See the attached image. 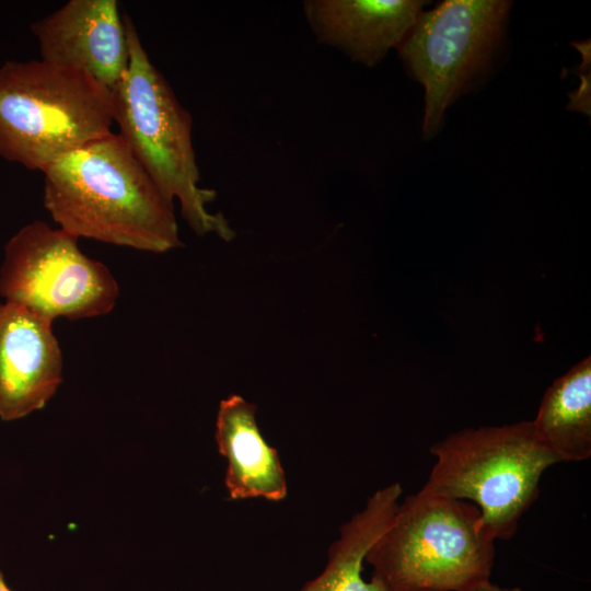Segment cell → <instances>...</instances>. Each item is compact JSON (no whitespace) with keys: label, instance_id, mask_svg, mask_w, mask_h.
<instances>
[{"label":"cell","instance_id":"1","mask_svg":"<svg viewBox=\"0 0 591 591\" xmlns=\"http://www.w3.org/2000/svg\"><path fill=\"white\" fill-rule=\"evenodd\" d=\"M43 173L44 206L67 233L153 253L181 246L173 205L118 134L68 153Z\"/></svg>","mask_w":591,"mask_h":591},{"label":"cell","instance_id":"2","mask_svg":"<svg viewBox=\"0 0 591 591\" xmlns=\"http://www.w3.org/2000/svg\"><path fill=\"white\" fill-rule=\"evenodd\" d=\"M128 67L111 90L113 120L119 136L163 197L177 199L187 224L197 235L231 241L235 233L222 213L208 205L217 193L200 186L193 147V120L164 76L151 62L136 25L124 14Z\"/></svg>","mask_w":591,"mask_h":591},{"label":"cell","instance_id":"3","mask_svg":"<svg viewBox=\"0 0 591 591\" xmlns=\"http://www.w3.org/2000/svg\"><path fill=\"white\" fill-rule=\"evenodd\" d=\"M112 92L84 71L44 60L0 68V157L28 170L112 134Z\"/></svg>","mask_w":591,"mask_h":591},{"label":"cell","instance_id":"4","mask_svg":"<svg viewBox=\"0 0 591 591\" xmlns=\"http://www.w3.org/2000/svg\"><path fill=\"white\" fill-rule=\"evenodd\" d=\"M494 558L475 505L420 489L398 505L364 561L391 591H474L490 581Z\"/></svg>","mask_w":591,"mask_h":591},{"label":"cell","instance_id":"5","mask_svg":"<svg viewBox=\"0 0 591 591\" xmlns=\"http://www.w3.org/2000/svg\"><path fill=\"white\" fill-rule=\"evenodd\" d=\"M430 453L437 460L421 490L474 501L494 541L515 534L538 496L543 473L559 463L532 421L462 429L432 444Z\"/></svg>","mask_w":591,"mask_h":591},{"label":"cell","instance_id":"6","mask_svg":"<svg viewBox=\"0 0 591 591\" xmlns=\"http://www.w3.org/2000/svg\"><path fill=\"white\" fill-rule=\"evenodd\" d=\"M510 8L506 0L443 1L421 12L397 46L406 71L425 89L426 139L440 131L447 107L487 73Z\"/></svg>","mask_w":591,"mask_h":591},{"label":"cell","instance_id":"7","mask_svg":"<svg viewBox=\"0 0 591 591\" xmlns=\"http://www.w3.org/2000/svg\"><path fill=\"white\" fill-rule=\"evenodd\" d=\"M0 296L53 322L109 313L119 287L103 263L81 252L78 237L36 220L4 246Z\"/></svg>","mask_w":591,"mask_h":591},{"label":"cell","instance_id":"8","mask_svg":"<svg viewBox=\"0 0 591 591\" xmlns=\"http://www.w3.org/2000/svg\"><path fill=\"white\" fill-rule=\"evenodd\" d=\"M40 59L80 69L112 90L129 60L124 18L116 0H70L32 23Z\"/></svg>","mask_w":591,"mask_h":591},{"label":"cell","instance_id":"9","mask_svg":"<svg viewBox=\"0 0 591 591\" xmlns=\"http://www.w3.org/2000/svg\"><path fill=\"white\" fill-rule=\"evenodd\" d=\"M53 322L12 302L0 303V418L40 409L62 379Z\"/></svg>","mask_w":591,"mask_h":591},{"label":"cell","instance_id":"10","mask_svg":"<svg viewBox=\"0 0 591 591\" xmlns=\"http://www.w3.org/2000/svg\"><path fill=\"white\" fill-rule=\"evenodd\" d=\"M427 1L306 0L303 14L315 39L352 61L374 67L397 48Z\"/></svg>","mask_w":591,"mask_h":591},{"label":"cell","instance_id":"11","mask_svg":"<svg viewBox=\"0 0 591 591\" xmlns=\"http://www.w3.org/2000/svg\"><path fill=\"white\" fill-rule=\"evenodd\" d=\"M256 408L236 394L220 403L215 438L228 462L224 485L233 500L280 501L288 491L285 471L278 451L267 443L258 428Z\"/></svg>","mask_w":591,"mask_h":591},{"label":"cell","instance_id":"12","mask_svg":"<svg viewBox=\"0 0 591 591\" xmlns=\"http://www.w3.org/2000/svg\"><path fill=\"white\" fill-rule=\"evenodd\" d=\"M402 493L399 483L376 490L366 507L340 526L339 537L328 548L323 572L300 591H391L375 576L366 580L362 565L368 551L393 519Z\"/></svg>","mask_w":591,"mask_h":591},{"label":"cell","instance_id":"13","mask_svg":"<svg viewBox=\"0 0 591 591\" xmlns=\"http://www.w3.org/2000/svg\"><path fill=\"white\" fill-rule=\"evenodd\" d=\"M538 440L559 462L591 455V357L575 364L545 392L532 420Z\"/></svg>","mask_w":591,"mask_h":591},{"label":"cell","instance_id":"14","mask_svg":"<svg viewBox=\"0 0 591 591\" xmlns=\"http://www.w3.org/2000/svg\"><path fill=\"white\" fill-rule=\"evenodd\" d=\"M474 591H522V590L518 587L503 588L489 581L483 584L482 587L475 589Z\"/></svg>","mask_w":591,"mask_h":591},{"label":"cell","instance_id":"15","mask_svg":"<svg viewBox=\"0 0 591 591\" xmlns=\"http://www.w3.org/2000/svg\"><path fill=\"white\" fill-rule=\"evenodd\" d=\"M0 591H11L4 581L1 570H0Z\"/></svg>","mask_w":591,"mask_h":591}]
</instances>
